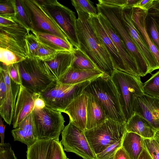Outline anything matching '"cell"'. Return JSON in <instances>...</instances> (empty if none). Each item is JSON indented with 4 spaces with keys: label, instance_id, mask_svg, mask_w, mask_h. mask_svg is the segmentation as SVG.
<instances>
[{
    "label": "cell",
    "instance_id": "cell-1",
    "mask_svg": "<svg viewBox=\"0 0 159 159\" xmlns=\"http://www.w3.org/2000/svg\"><path fill=\"white\" fill-rule=\"evenodd\" d=\"M76 11V30L79 48L100 70L111 77L115 70L112 59L102 39L95 31L89 14Z\"/></svg>",
    "mask_w": 159,
    "mask_h": 159
},
{
    "label": "cell",
    "instance_id": "cell-2",
    "mask_svg": "<svg viewBox=\"0 0 159 159\" xmlns=\"http://www.w3.org/2000/svg\"><path fill=\"white\" fill-rule=\"evenodd\" d=\"M84 90L99 102L108 119L120 123H126L120 103L119 94L111 76L104 73L91 81Z\"/></svg>",
    "mask_w": 159,
    "mask_h": 159
},
{
    "label": "cell",
    "instance_id": "cell-3",
    "mask_svg": "<svg viewBox=\"0 0 159 159\" xmlns=\"http://www.w3.org/2000/svg\"><path fill=\"white\" fill-rule=\"evenodd\" d=\"M127 132L126 123H120L109 119L95 128L84 131L95 155L122 139Z\"/></svg>",
    "mask_w": 159,
    "mask_h": 159
},
{
    "label": "cell",
    "instance_id": "cell-4",
    "mask_svg": "<svg viewBox=\"0 0 159 159\" xmlns=\"http://www.w3.org/2000/svg\"><path fill=\"white\" fill-rule=\"evenodd\" d=\"M111 78L119 96L122 110L126 122L134 114V96L144 93L140 77L115 70Z\"/></svg>",
    "mask_w": 159,
    "mask_h": 159
},
{
    "label": "cell",
    "instance_id": "cell-5",
    "mask_svg": "<svg viewBox=\"0 0 159 159\" xmlns=\"http://www.w3.org/2000/svg\"><path fill=\"white\" fill-rule=\"evenodd\" d=\"M90 82L87 81L70 84L54 80L40 94V97L44 101L46 107L61 112L82 93Z\"/></svg>",
    "mask_w": 159,
    "mask_h": 159
},
{
    "label": "cell",
    "instance_id": "cell-6",
    "mask_svg": "<svg viewBox=\"0 0 159 159\" xmlns=\"http://www.w3.org/2000/svg\"><path fill=\"white\" fill-rule=\"evenodd\" d=\"M32 113L37 140H59L65 127L61 112L46 106L41 109L34 107Z\"/></svg>",
    "mask_w": 159,
    "mask_h": 159
},
{
    "label": "cell",
    "instance_id": "cell-7",
    "mask_svg": "<svg viewBox=\"0 0 159 159\" xmlns=\"http://www.w3.org/2000/svg\"><path fill=\"white\" fill-rule=\"evenodd\" d=\"M98 13L105 17L116 31L127 49L138 66L144 64L146 61L139 48L128 31L122 16L123 8L98 3Z\"/></svg>",
    "mask_w": 159,
    "mask_h": 159
},
{
    "label": "cell",
    "instance_id": "cell-8",
    "mask_svg": "<svg viewBox=\"0 0 159 159\" xmlns=\"http://www.w3.org/2000/svg\"><path fill=\"white\" fill-rule=\"evenodd\" d=\"M37 1L60 27L73 47L79 48L76 30L77 18L74 12L56 0Z\"/></svg>",
    "mask_w": 159,
    "mask_h": 159
},
{
    "label": "cell",
    "instance_id": "cell-9",
    "mask_svg": "<svg viewBox=\"0 0 159 159\" xmlns=\"http://www.w3.org/2000/svg\"><path fill=\"white\" fill-rule=\"evenodd\" d=\"M17 64L22 85L34 93L40 94L54 81L43 71L39 60L27 58Z\"/></svg>",
    "mask_w": 159,
    "mask_h": 159
},
{
    "label": "cell",
    "instance_id": "cell-10",
    "mask_svg": "<svg viewBox=\"0 0 159 159\" xmlns=\"http://www.w3.org/2000/svg\"><path fill=\"white\" fill-rule=\"evenodd\" d=\"M22 1L31 21L32 31L52 34L69 41L62 30L37 0Z\"/></svg>",
    "mask_w": 159,
    "mask_h": 159
},
{
    "label": "cell",
    "instance_id": "cell-11",
    "mask_svg": "<svg viewBox=\"0 0 159 159\" xmlns=\"http://www.w3.org/2000/svg\"><path fill=\"white\" fill-rule=\"evenodd\" d=\"M61 142L64 150L74 153L84 159H95L92 150L82 130L69 121L61 133Z\"/></svg>",
    "mask_w": 159,
    "mask_h": 159
},
{
    "label": "cell",
    "instance_id": "cell-12",
    "mask_svg": "<svg viewBox=\"0 0 159 159\" xmlns=\"http://www.w3.org/2000/svg\"><path fill=\"white\" fill-rule=\"evenodd\" d=\"M25 39L8 36L0 33V61L6 66L27 58Z\"/></svg>",
    "mask_w": 159,
    "mask_h": 159
},
{
    "label": "cell",
    "instance_id": "cell-13",
    "mask_svg": "<svg viewBox=\"0 0 159 159\" xmlns=\"http://www.w3.org/2000/svg\"><path fill=\"white\" fill-rule=\"evenodd\" d=\"M27 159H67L59 140H37L27 147Z\"/></svg>",
    "mask_w": 159,
    "mask_h": 159
},
{
    "label": "cell",
    "instance_id": "cell-14",
    "mask_svg": "<svg viewBox=\"0 0 159 159\" xmlns=\"http://www.w3.org/2000/svg\"><path fill=\"white\" fill-rule=\"evenodd\" d=\"M98 16L101 24L111 40L123 62L125 73L140 77L139 70L136 62L114 28L107 19L101 13H98Z\"/></svg>",
    "mask_w": 159,
    "mask_h": 159
},
{
    "label": "cell",
    "instance_id": "cell-15",
    "mask_svg": "<svg viewBox=\"0 0 159 159\" xmlns=\"http://www.w3.org/2000/svg\"><path fill=\"white\" fill-rule=\"evenodd\" d=\"M134 113L147 120L157 131L159 130V98L145 93L134 96Z\"/></svg>",
    "mask_w": 159,
    "mask_h": 159
},
{
    "label": "cell",
    "instance_id": "cell-16",
    "mask_svg": "<svg viewBox=\"0 0 159 159\" xmlns=\"http://www.w3.org/2000/svg\"><path fill=\"white\" fill-rule=\"evenodd\" d=\"M0 72L3 74L7 87L5 99L0 106L1 117L9 125L12 123L16 101L20 89V85L14 82L9 74L7 66L1 62Z\"/></svg>",
    "mask_w": 159,
    "mask_h": 159
},
{
    "label": "cell",
    "instance_id": "cell-17",
    "mask_svg": "<svg viewBox=\"0 0 159 159\" xmlns=\"http://www.w3.org/2000/svg\"><path fill=\"white\" fill-rule=\"evenodd\" d=\"M40 94L34 93L22 85H20L12 121L13 127H17L22 121L34 110L36 99Z\"/></svg>",
    "mask_w": 159,
    "mask_h": 159
},
{
    "label": "cell",
    "instance_id": "cell-18",
    "mask_svg": "<svg viewBox=\"0 0 159 159\" xmlns=\"http://www.w3.org/2000/svg\"><path fill=\"white\" fill-rule=\"evenodd\" d=\"M132 8L122 9L123 19L128 31L147 61L151 73L153 70L159 69V65L133 22L131 18Z\"/></svg>",
    "mask_w": 159,
    "mask_h": 159
},
{
    "label": "cell",
    "instance_id": "cell-19",
    "mask_svg": "<svg viewBox=\"0 0 159 159\" xmlns=\"http://www.w3.org/2000/svg\"><path fill=\"white\" fill-rule=\"evenodd\" d=\"M73 57L72 52L66 51L48 61H40L44 72L54 80L58 81L71 67Z\"/></svg>",
    "mask_w": 159,
    "mask_h": 159
},
{
    "label": "cell",
    "instance_id": "cell-20",
    "mask_svg": "<svg viewBox=\"0 0 159 159\" xmlns=\"http://www.w3.org/2000/svg\"><path fill=\"white\" fill-rule=\"evenodd\" d=\"M88 97V93L84 90L61 111L68 115L73 125L83 131L86 129Z\"/></svg>",
    "mask_w": 159,
    "mask_h": 159
},
{
    "label": "cell",
    "instance_id": "cell-21",
    "mask_svg": "<svg viewBox=\"0 0 159 159\" xmlns=\"http://www.w3.org/2000/svg\"><path fill=\"white\" fill-rule=\"evenodd\" d=\"M89 15L91 23L95 31L102 39L110 55L115 69L125 73L123 62L111 40L101 24L98 16L90 14Z\"/></svg>",
    "mask_w": 159,
    "mask_h": 159
},
{
    "label": "cell",
    "instance_id": "cell-22",
    "mask_svg": "<svg viewBox=\"0 0 159 159\" xmlns=\"http://www.w3.org/2000/svg\"><path fill=\"white\" fill-rule=\"evenodd\" d=\"M148 11L132 7L131 18L146 45L155 58L159 65V51L149 35L146 28V18Z\"/></svg>",
    "mask_w": 159,
    "mask_h": 159
},
{
    "label": "cell",
    "instance_id": "cell-23",
    "mask_svg": "<svg viewBox=\"0 0 159 159\" xmlns=\"http://www.w3.org/2000/svg\"><path fill=\"white\" fill-rule=\"evenodd\" d=\"M107 119L99 102L94 96L88 93L86 129L95 128L104 123Z\"/></svg>",
    "mask_w": 159,
    "mask_h": 159
},
{
    "label": "cell",
    "instance_id": "cell-24",
    "mask_svg": "<svg viewBox=\"0 0 159 159\" xmlns=\"http://www.w3.org/2000/svg\"><path fill=\"white\" fill-rule=\"evenodd\" d=\"M14 141H17L29 147L37 140L32 112L11 131Z\"/></svg>",
    "mask_w": 159,
    "mask_h": 159
},
{
    "label": "cell",
    "instance_id": "cell-25",
    "mask_svg": "<svg viewBox=\"0 0 159 159\" xmlns=\"http://www.w3.org/2000/svg\"><path fill=\"white\" fill-rule=\"evenodd\" d=\"M126 129L127 132L137 134L144 139L154 138L157 131L147 120L136 113L126 122Z\"/></svg>",
    "mask_w": 159,
    "mask_h": 159
},
{
    "label": "cell",
    "instance_id": "cell-26",
    "mask_svg": "<svg viewBox=\"0 0 159 159\" xmlns=\"http://www.w3.org/2000/svg\"><path fill=\"white\" fill-rule=\"evenodd\" d=\"M104 73L99 69L80 70L70 67L65 75L58 81L66 84H77L85 81H91Z\"/></svg>",
    "mask_w": 159,
    "mask_h": 159
},
{
    "label": "cell",
    "instance_id": "cell-27",
    "mask_svg": "<svg viewBox=\"0 0 159 159\" xmlns=\"http://www.w3.org/2000/svg\"><path fill=\"white\" fill-rule=\"evenodd\" d=\"M144 140L137 134L127 132L123 138L122 147L131 159H138L145 148Z\"/></svg>",
    "mask_w": 159,
    "mask_h": 159
},
{
    "label": "cell",
    "instance_id": "cell-28",
    "mask_svg": "<svg viewBox=\"0 0 159 159\" xmlns=\"http://www.w3.org/2000/svg\"><path fill=\"white\" fill-rule=\"evenodd\" d=\"M32 32L42 43L57 50L72 52L74 48L69 41L48 33Z\"/></svg>",
    "mask_w": 159,
    "mask_h": 159
},
{
    "label": "cell",
    "instance_id": "cell-29",
    "mask_svg": "<svg viewBox=\"0 0 159 159\" xmlns=\"http://www.w3.org/2000/svg\"><path fill=\"white\" fill-rule=\"evenodd\" d=\"M148 33L159 51V11L152 8L148 12L146 18Z\"/></svg>",
    "mask_w": 159,
    "mask_h": 159
},
{
    "label": "cell",
    "instance_id": "cell-30",
    "mask_svg": "<svg viewBox=\"0 0 159 159\" xmlns=\"http://www.w3.org/2000/svg\"><path fill=\"white\" fill-rule=\"evenodd\" d=\"M71 67L80 70L99 69L92 60L80 48H74Z\"/></svg>",
    "mask_w": 159,
    "mask_h": 159
},
{
    "label": "cell",
    "instance_id": "cell-31",
    "mask_svg": "<svg viewBox=\"0 0 159 159\" xmlns=\"http://www.w3.org/2000/svg\"><path fill=\"white\" fill-rule=\"evenodd\" d=\"M143 88L145 94L159 98V70L143 84Z\"/></svg>",
    "mask_w": 159,
    "mask_h": 159
},
{
    "label": "cell",
    "instance_id": "cell-32",
    "mask_svg": "<svg viewBox=\"0 0 159 159\" xmlns=\"http://www.w3.org/2000/svg\"><path fill=\"white\" fill-rule=\"evenodd\" d=\"M25 48L27 58L35 59L40 44V41L31 31L25 39Z\"/></svg>",
    "mask_w": 159,
    "mask_h": 159
},
{
    "label": "cell",
    "instance_id": "cell-33",
    "mask_svg": "<svg viewBox=\"0 0 159 159\" xmlns=\"http://www.w3.org/2000/svg\"><path fill=\"white\" fill-rule=\"evenodd\" d=\"M17 20L30 31L33 30L32 25L28 14L23 5L22 0H15Z\"/></svg>",
    "mask_w": 159,
    "mask_h": 159
},
{
    "label": "cell",
    "instance_id": "cell-34",
    "mask_svg": "<svg viewBox=\"0 0 159 159\" xmlns=\"http://www.w3.org/2000/svg\"><path fill=\"white\" fill-rule=\"evenodd\" d=\"M64 52L66 51H60L54 49L40 41L39 47L35 59L42 61H48L57 54Z\"/></svg>",
    "mask_w": 159,
    "mask_h": 159
},
{
    "label": "cell",
    "instance_id": "cell-35",
    "mask_svg": "<svg viewBox=\"0 0 159 159\" xmlns=\"http://www.w3.org/2000/svg\"><path fill=\"white\" fill-rule=\"evenodd\" d=\"M71 2L76 11H83L95 16H98L97 9L90 0H72Z\"/></svg>",
    "mask_w": 159,
    "mask_h": 159
},
{
    "label": "cell",
    "instance_id": "cell-36",
    "mask_svg": "<svg viewBox=\"0 0 159 159\" xmlns=\"http://www.w3.org/2000/svg\"><path fill=\"white\" fill-rule=\"evenodd\" d=\"M16 13L15 0L0 1V16L15 17Z\"/></svg>",
    "mask_w": 159,
    "mask_h": 159
},
{
    "label": "cell",
    "instance_id": "cell-37",
    "mask_svg": "<svg viewBox=\"0 0 159 159\" xmlns=\"http://www.w3.org/2000/svg\"><path fill=\"white\" fill-rule=\"evenodd\" d=\"M123 138L107 147L102 152L96 154L95 159H114L116 152L122 147Z\"/></svg>",
    "mask_w": 159,
    "mask_h": 159
},
{
    "label": "cell",
    "instance_id": "cell-38",
    "mask_svg": "<svg viewBox=\"0 0 159 159\" xmlns=\"http://www.w3.org/2000/svg\"><path fill=\"white\" fill-rule=\"evenodd\" d=\"M145 147L152 159H159V144L154 138L144 139Z\"/></svg>",
    "mask_w": 159,
    "mask_h": 159
},
{
    "label": "cell",
    "instance_id": "cell-39",
    "mask_svg": "<svg viewBox=\"0 0 159 159\" xmlns=\"http://www.w3.org/2000/svg\"><path fill=\"white\" fill-rule=\"evenodd\" d=\"M0 159H17L9 143L0 144Z\"/></svg>",
    "mask_w": 159,
    "mask_h": 159
},
{
    "label": "cell",
    "instance_id": "cell-40",
    "mask_svg": "<svg viewBox=\"0 0 159 159\" xmlns=\"http://www.w3.org/2000/svg\"><path fill=\"white\" fill-rule=\"evenodd\" d=\"M8 70L11 79L15 83L20 85H22L17 63L7 66Z\"/></svg>",
    "mask_w": 159,
    "mask_h": 159
},
{
    "label": "cell",
    "instance_id": "cell-41",
    "mask_svg": "<svg viewBox=\"0 0 159 159\" xmlns=\"http://www.w3.org/2000/svg\"><path fill=\"white\" fill-rule=\"evenodd\" d=\"M7 87L4 77L2 73L0 72V106L4 102L7 93Z\"/></svg>",
    "mask_w": 159,
    "mask_h": 159
},
{
    "label": "cell",
    "instance_id": "cell-42",
    "mask_svg": "<svg viewBox=\"0 0 159 159\" xmlns=\"http://www.w3.org/2000/svg\"><path fill=\"white\" fill-rule=\"evenodd\" d=\"M98 2V3L124 8L126 7L127 0H99Z\"/></svg>",
    "mask_w": 159,
    "mask_h": 159
},
{
    "label": "cell",
    "instance_id": "cell-43",
    "mask_svg": "<svg viewBox=\"0 0 159 159\" xmlns=\"http://www.w3.org/2000/svg\"><path fill=\"white\" fill-rule=\"evenodd\" d=\"M155 0H139L133 7L148 11L153 6Z\"/></svg>",
    "mask_w": 159,
    "mask_h": 159
},
{
    "label": "cell",
    "instance_id": "cell-44",
    "mask_svg": "<svg viewBox=\"0 0 159 159\" xmlns=\"http://www.w3.org/2000/svg\"><path fill=\"white\" fill-rule=\"evenodd\" d=\"M114 159H131L122 147L116 152Z\"/></svg>",
    "mask_w": 159,
    "mask_h": 159
},
{
    "label": "cell",
    "instance_id": "cell-45",
    "mask_svg": "<svg viewBox=\"0 0 159 159\" xmlns=\"http://www.w3.org/2000/svg\"><path fill=\"white\" fill-rule=\"evenodd\" d=\"M2 117L1 116L0 117V136L1 139V142L0 144H3L4 143V139L5 138V132L6 125L4 124L2 119Z\"/></svg>",
    "mask_w": 159,
    "mask_h": 159
},
{
    "label": "cell",
    "instance_id": "cell-46",
    "mask_svg": "<svg viewBox=\"0 0 159 159\" xmlns=\"http://www.w3.org/2000/svg\"><path fill=\"white\" fill-rule=\"evenodd\" d=\"M35 107L41 109L46 106L44 100L40 96L37 98L35 102Z\"/></svg>",
    "mask_w": 159,
    "mask_h": 159
},
{
    "label": "cell",
    "instance_id": "cell-47",
    "mask_svg": "<svg viewBox=\"0 0 159 159\" xmlns=\"http://www.w3.org/2000/svg\"><path fill=\"white\" fill-rule=\"evenodd\" d=\"M138 159H152L145 147L142 151Z\"/></svg>",
    "mask_w": 159,
    "mask_h": 159
},
{
    "label": "cell",
    "instance_id": "cell-48",
    "mask_svg": "<svg viewBox=\"0 0 159 159\" xmlns=\"http://www.w3.org/2000/svg\"><path fill=\"white\" fill-rule=\"evenodd\" d=\"M151 8L159 11V0H155L153 6Z\"/></svg>",
    "mask_w": 159,
    "mask_h": 159
},
{
    "label": "cell",
    "instance_id": "cell-49",
    "mask_svg": "<svg viewBox=\"0 0 159 159\" xmlns=\"http://www.w3.org/2000/svg\"><path fill=\"white\" fill-rule=\"evenodd\" d=\"M154 138L159 144V130L156 132Z\"/></svg>",
    "mask_w": 159,
    "mask_h": 159
},
{
    "label": "cell",
    "instance_id": "cell-50",
    "mask_svg": "<svg viewBox=\"0 0 159 159\" xmlns=\"http://www.w3.org/2000/svg\"><path fill=\"white\" fill-rule=\"evenodd\" d=\"M67 159H69V158H67Z\"/></svg>",
    "mask_w": 159,
    "mask_h": 159
}]
</instances>
